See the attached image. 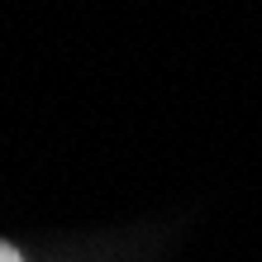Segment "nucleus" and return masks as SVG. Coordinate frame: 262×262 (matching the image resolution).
<instances>
[{"mask_svg":"<svg viewBox=\"0 0 262 262\" xmlns=\"http://www.w3.org/2000/svg\"><path fill=\"white\" fill-rule=\"evenodd\" d=\"M0 262H29L19 253V243H10V238H0Z\"/></svg>","mask_w":262,"mask_h":262,"instance_id":"obj_1","label":"nucleus"}]
</instances>
